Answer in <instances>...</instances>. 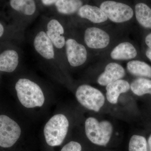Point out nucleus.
<instances>
[{
  "mask_svg": "<svg viewBox=\"0 0 151 151\" xmlns=\"http://www.w3.org/2000/svg\"><path fill=\"white\" fill-rule=\"evenodd\" d=\"M135 14L138 22L143 27L151 29V9L146 4L139 3L135 6Z\"/></svg>",
  "mask_w": 151,
  "mask_h": 151,
  "instance_id": "a211bd4d",
  "label": "nucleus"
},
{
  "mask_svg": "<svg viewBox=\"0 0 151 151\" xmlns=\"http://www.w3.org/2000/svg\"><path fill=\"white\" fill-rule=\"evenodd\" d=\"M17 95L22 105L27 108L42 107L45 98L41 88L27 78L19 79L15 85Z\"/></svg>",
  "mask_w": 151,
  "mask_h": 151,
  "instance_id": "f257e3e1",
  "label": "nucleus"
},
{
  "mask_svg": "<svg viewBox=\"0 0 151 151\" xmlns=\"http://www.w3.org/2000/svg\"><path fill=\"white\" fill-rule=\"evenodd\" d=\"M146 54L147 57L151 61V50L149 48L146 51Z\"/></svg>",
  "mask_w": 151,
  "mask_h": 151,
  "instance_id": "393cba45",
  "label": "nucleus"
},
{
  "mask_svg": "<svg viewBox=\"0 0 151 151\" xmlns=\"http://www.w3.org/2000/svg\"><path fill=\"white\" fill-rule=\"evenodd\" d=\"M137 52L134 47L130 42L119 44L111 52V56L113 59L126 60L134 58Z\"/></svg>",
  "mask_w": 151,
  "mask_h": 151,
  "instance_id": "2eb2a0df",
  "label": "nucleus"
},
{
  "mask_svg": "<svg viewBox=\"0 0 151 151\" xmlns=\"http://www.w3.org/2000/svg\"><path fill=\"white\" fill-rule=\"evenodd\" d=\"M78 15L94 23H100L108 19V17L100 8L96 6L84 5L78 11Z\"/></svg>",
  "mask_w": 151,
  "mask_h": 151,
  "instance_id": "f8f14e48",
  "label": "nucleus"
},
{
  "mask_svg": "<svg viewBox=\"0 0 151 151\" xmlns=\"http://www.w3.org/2000/svg\"><path fill=\"white\" fill-rule=\"evenodd\" d=\"M125 75V70L122 65L115 63H109L105 71L97 79V82L102 86H107L113 81L121 79Z\"/></svg>",
  "mask_w": 151,
  "mask_h": 151,
  "instance_id": "9b49d317",
  "label": "nucleus"
},
{
  "mask_svg": "<svg viewBox=\"0 0 151 151\" xmlns=\"http://www.w3.org/2000/svg\"><path fill=\"white\" fill-rule=\"evenodd\" d=\"M65 46L68 60L70 65L77 67L86 62L87 52L84 45L73 39L69 38L65 41Z\"/></svg>",
  "mask_w": 151,
  "mask_h": 151,
  "instance_id": "0eeeda50",
  "label": "nucleus"
},
{
  "mask_svg": "<svg viewBox=\"0 0 151 151\" xmlns=\"http://www.w3.org/2000/svg\"><path fill=\"white\" fill-rule=\"evenodd\" d=\"M85 130L86 137L92 143L106 146L111 139L113 127L108 121L99 122L95 118L89 117L85 122Z\"/></svg>",
  "mask_w": 151,
  "mask_h": 151,
  "instance_id": "7ed1b4c3",
  "label": "nucleus"
},
{
  "mask_svg": "<svg viewBox=\"0 0 151 151\" xmlns=\"http://www.w3.org/2000/svg\"><path fill=\"white\" fill-rule=\"evenodd\" d=\"M46 34L55 47L61 49L65 45L64 30L62 24L55 19L50 20L47 25Z\"/></svg>",
  "mask_w": 151,
  "mask_h": 151,
  "instance_id": "9d476101",
  "label": "nucleus"
},
{
  "mask_svg": "<svg viewBox=\"0 0 151 151\" xmlns=\"http://www.w3.org/2000/svg\"><path fill=\"white\" fill-rule=\"evenodd\" d=\"M33 45L36 51L43 58L54 59V46L46 32L41 31L38 33L34 40Z\"/></svg>",
  "mask_w": 151,
  "mask_h": 151,
  "instance_id": "1a4fd4ad",
  "label": "nucleus"
},
{
  "mask_svg": "<svg viewBox=\"0 0 151 151\" xmlns=\"http://www.w3.org/2000/svg\"><path fill=\"white\" fill-rule=\"evenodd\" d=\"M148 145L150 151H151V135L149 137L148 139Z\"/></svg>",
  "mask_w": 151,
  "mask_h": 151,
  "instance_id": "bb28decb",
  "label": "nucleus"
},
{
  "mask_svg": "<svg viewBox=\"0 0 151 151\" xmlns=\"http://www.w3.org/2000/svg\"><path fill=\"white\" fill-rule=\"evenodd\" d=\"M131 88L134 94L138 96L151 94V80L140 78L134 80L131 85Z\"/></svg>",
  "mask_w": 151,
  "mask_h": 151,
  "instance_id": "aec40b11",
  "label": "nucleus"
},
{
  "mask_svg": "<svg viewBox=\"0 0 151 151\" xmlns=\"http://www.w3.org/2000/svg\"><path fill=\"white\" fill-rule=\"evenodd\" d=\"M21 129L19 124L8 116L0 115V147H10L20 137Z\"/></svg>",
  "mask_w": 151,
  "mask_h": 151,
  "instance_id": "39448f33",
  "label": "nucleus"
},
{
  "mask_svg": "<svg viewBox=\"0 0 151 151\" xmlns=\"http://www.w3.org/2000/svg\"><path fill=\"white\" fill-rule=\"evenodd\" d=\"M146 45L151 50V33L149 34L145 38Z\"/></svg>",
  "mask_w": 151,
  "mask_h": 151,
  "instance_id": "b1692460",
  "label": "nucleus"
},
{
  "mask_svg": "<svg viewBox=\"0 0 151 151\" xmlns=\"http://www.w3.org/2000/svg\"><path fill=\"white\" fill-rule=\"evenodd\" d=\"M19 63L18 53L13 50H5L0 54V71L13 72Z\"/></svg>",
  "mask_w": 151,
  "mask_h": 151,
  "instance_id": "4468645a",
  "label": "nucleus"
},
{
  "mask_svg": "<svg viewBox=\"0 0 151 151\" xmlns=\"http://www.w3.org/2000/svg\"><path fill=\"white\" fill-rule=\"evenodd\" d=\"M129 151H147V143L145 138L140 135H133L130 139Z\"/></svg>",
  "mask_w": 151,
  "mask_h": 151,
  "instance_id": "412c9836",
  "label": "nucleus"
},
{
  "mask_svg": "<svg viewBox=\"0 0 151 151\" xmlns=\"http://www.w3.org/2000/svg\"><path fill=\"white\" fill-rule=\"evenodd\" d=\"M84 41L89 48L103 49L110 43L109 35L103 29L98 28H88L84 33Z\"/></svg>",
  "mask_w": 151,
  "mask_h": 151,
  "instance_id": "6e6552de",
  "label": "nucleus"
},
{
  "mask_svg": "<svg viewBox=\"0 0 151 151\" xmlns=\"http://www.w3.org/2000/svg\"><path fill=\"white\" fill-rule=\"evenodd\" d=\"M130 88L129 82L123 79H119L110 83L106 87L107 100L111 104H116L120 94L128 92Z\"/></svg>",
  "mask_w": 151,
  "mask_h": 151,
  "instance_id": "ddd939ff",
  "label": "nucleus"
},
{
  "mask_svg": "<svg viewBox=\"0 0 151 151\" xmlns=\"http://www.w3.org/2000/svg\"><path fill=\"white\" fill-rule=\"evenodd\" d=\"M81 146L79 143L72 141L65 145L61 151H81Z\"/></svg>",
  "mask_w": 151,
  "mask_h": 151,
  "instance_id": "4be33fe9",
  "label": "nucleus"
},
{
  "mask_svg": "<svg viewBox=\"0 0 151 151\" xmlns=\"http://www.w3.org/2000/svg\"><path fill=\"white\" fill-rule=\"evenodd\" d=\"M127 68L128 71L133 75L151 78V67L143 61H129L127 63Z\"/></svg>",
  "mask_w": 151,
  "mask_h": 151,
  "instance_id": "6ab92c4d",
  "label": "nucleus"
},
{
  "mask_svg": "<svg viewBox=\"0 0 151 151\" xmlns=\"http://www.w3.org/2000/svg\"><path fill=\"white\" fill-rule=\"evenodd\" d=\"M59 0H41V2L44 6H52L58 1Z\"/></svg>",
  "mask_w": 151,
  "mask_h": 151,
  "instance_id": "5701e85b",
  "label": "nucleus"
},
{
  "mask_svg": "<svg viewBox=\"0 0 151 151\" xmlns=\"http://www.w3.org/2000/svg\"><path fill=\"white\" fill-rule=\"evenodd\" d=\"M76 97L82 106L95 112L100 111L105 102V97L100 90L86 84L78 87Z\"/></svg>",
  "mask_w": 151,
  "mask_h": 151,
  "instance_id": "20e7f679",
  "label": "nucleus"
},
{
  "mask_svg": "<svg viewBox=\"0 0 151 151\" xmlns=\"http://www.w3.org/2000/svg\"><path fill=\"white\" fill-rule=\"evenodd\" d=\"M4 31V26L2 24L0 23V37L2 36Z\"/></svg>",
  "mask_w": 151,
  "mask_h": 151,
  "instance_id": "a878e982",
  "label": "nucleus"
},
{
  "mask_svg": "<svg viewBox=\"0 0 151 151\" xmlns=\"http://www.w3.org/2000/svg\"><path fill=\"white\" fill-rule=\"evenodd\" d=\"M100 8L108 18L114 22L122 23L128 21L134 15V11L129 6L114 1L103 2L100 5Z\"/></svg>",
  "mask_w": 151,
  "mask_h": 151,
  "instance_id": "423d86ee",
  "label": "nucleus"
},
{
  "mask_svg": "<svg viewBox=\"0 0 151 151\" xmlns=\"http://www.w3.org/2000/svg\"><path fill=\"white\" fill-rule=\"evenodd\" d=\"M69 122L63 114H57L50 119L44 129L46 143L51 147L60 145L66 137Z\"/></svg>",
  "mask_w": 151,
  "mask_h": 151,
  "instance_id": "f03ea898",
  "label": "nucleus"
},
{
  "mask_svg": "<svg viewBox=\"0 0 151 151\" xmlns=\"http://www.w3.org/2000/svg\"><path fill=\"white\" fill-rule=\"evenodd\" d=\"M11 7L24 15L30 16L36 11V4L35 0H10Z\"/></svg>",
  "mask_w": 151,
  "mask_h": 151,
  "instance_id": "f3484780",
  "label": "nucleus"
},
{
  "mask_svg": "<svg viewBox=\"0 0 151 151\" xmlns=\"http://www.w3.org/2000/svg\"><path fill=\"white\" fill-rule=\"evenodd\" d=\"M82 6L81 0H59L55 4L57 11L63 15L75 14Z\"/></svg>",
  "mask_w": 151,
  "mask_h": 151,
  "instance_id": "dca6fc26",
  "label": "nucleus"
}]
</instances>
